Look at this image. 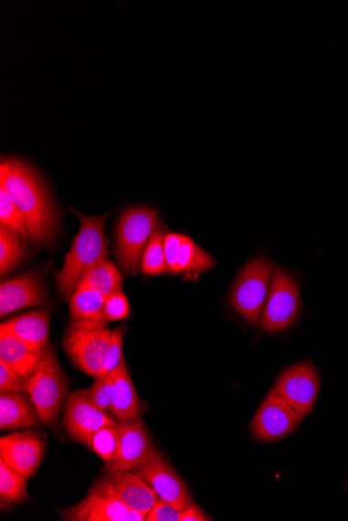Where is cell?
Here are the masks:
<instances>
[{
  "instance_id": "1",
  "label": "cell",
  "mask_w": 348,
  "mask_h": 521,
  "mask_svg": "<svg viewBox=\"0 0 348 521\" xmlns=\"http://www.w3.org/2000/svg\"><path fill=\"white\" fill-rule=\"evenodd\" d=\"M0 185L24 214L32 240L39 245L53 244L58 233V212L39 173L27 162L4 156Z\"/></svg>"
},
{
  "instance_id": "2",
  "label": "cell",
  "mask_w": 348,
  "mask_h": 521,
  "mask_svg": "<svg viewBox=\"0 0 348 521\" xmlns=\"http://www.w3.org/2000/svg\"><path fill=\"white\" fill-rule=\"evenodd\" d=\"M72 213L78 215L80 227L62 269L56 273L58 290L66 300H70L84 275L108 257L105 224L110 212L100 217Z\"/></svg>"
},
{
  "instance_id": "3",
  "label": "cell",
  "mask_w": 348,
  "mask_h": 521,
  "mask_svg": "<svg viewBox=\"0 0 348 521\" xmlns=\"http://www.w3.org/2000/svg\"><path fill=\"white\" fill-rule=\"evenodd\" d=\"M158 212L148 206L125 210L116 227L115 252L121 269L132 276L141 270V262L148 242L161 227Z\"/></svg>"
},
{
  "instance_id": "4",
  "label": "cell",
  "mask_w": 348,
  "mask_h": 521,
  "mask_svg": "<svg viewBox=\"0 0 348 521\" xmlns=\"http://www.w3.org/2000/svg\"><path fill=\"white\" fill-rule=\"evenodd\" d=\"M69 390V380L55 349L48 346L26 384V392L42 422L54 426Z\"/></svg>"
},
{
  "instance_id": "5",
  "label": "cell",
  "mask_w": 348,
  "mask_h": 521,
  "mask_svg": "<svg viewBox=\"0 0 348 521\" xmlns=\"http://www.w3.org/2000/svg\"><path fill=\"white\" fill-rule=\"evenodd\" d=\"M111 334L106 319L72 321L64 333V349L79 370L96 378L102 375Z\"/></svg>"
},
{
  "instance_id": "6",
  "label": "cell",
  "mask_w": 348,
  "mask_h": 521,
  "mask_svg": "<svg viewBox=\"0 0 348 521\" xmlns=\"http://www.w3.org/2000/svg\"><path fill=\"white\" fill-rule=\"evenodd\" d=\"M58 515L65 521H144L146 519L143 515L130 509L120 500L107 475L94 484L84 500L70 508L58 510Z\"/></svg>"
},
{
  "instance_id": "7",
  "label": "cell",
  "mask_w": 348,
  "mask_h": 521,
  "mask_svg": "<svg viewBox=\"0 0 348 521\" xmlns=\"http://www.w3.org/2000/svg\"><path fill=\"white\" fill-rule=\"evenodd\" d=\"M273 272L269 259L258 258L244 267L235 281L231 303L250 325L260 322Z\"/></svg>"
},
{
  "instance_id": "8",
  "label": "cell",
  "mask_w": 348,
  "mask_h": 521,
  "mask_svg": "<svg viewBox=\"0 0 348 521\" xmlns=\"http://www.w3.org/2000/svg\"><path fill=\"white\" fill-rule=\"evenodd\" d=\"M301 302L300 290L294 279L277 267L260 319V328L268 332L288 329L298 319Z\"/></svg>"
},
{
  "instance_id": "9",
  "label": "cell",
  "mask_w": 348,
  "mask_h": 521,
  "mask_svg": "<svg viewBox=\"0 0 348 521\" xmlns=\"http://www.w3.org/2000/svg\"><path fill=\"white\" fill-rule=\"evenodd\" d=\"M158 497L184 510L194 503L190 491L179 474L157 448L134 471Z\"/></svg>"
},
{
  "instance_id": "10",
  "label": "cell",
  "mask_w": 348,
  "mask_h": 521,
  "mask_svg": "<svg viewBox=\"0 0 348 521\" xmlns=\"http://www.w3.org/2000/svg\"><path fill=\"white\" fill-rule=\"evenodd\" d=\"M294 411L306 418L316 403L321 379L310 360L296 363L281 373L273 387Z\"/></svg>"
},
{
  "instance_id": "11",
  "label": "cell",
  "mask_w": 348,
  "mask_h": 521,
  "mask_svg": "<svg viewBox=\"0 0 348 521\" xmlns=\"http://www.w3.org/2000/svg\"><path fill=\"white\" fill-rule=\"evenodd\" d=\"M303 419L272 389L251 421L250 431L258 441L273 443L292 433Z\"/></svg>"
},
{
  "instance_id": "12",
  "label": "cell",
  "mask_w": 348,
  "mask_h": 521,
  "mask_svg": "<svg viewBox=\"0 0 348 521\" xmlns=\"http://www.w3.org/2000/svg\"><path fill=\"white\" fill-rule=\"evenodd\" d=\"M108 425L117 426L118 422L89 401L87 390L71 393L66 401L64 426L74 441L90 449L93 435Z\"/></svg>"
},
{
  "instance_id": "13",
  "label": "cell",
  "mask_w": 348,
  "mask_h": 521,
  "mask_svg": "<svg viewBox=\"0 0 348 521\" xmlns=\"http://www.w3.org/2000/svg\"><path fill=\"white\" fill-rule=\"evenodd\" d=\"M46 441L38 432H19L0 438V459L26 479L38 471L46 453Z\"/></svg>"
},
{
  "instance_id": "14",
  "label": "cell",
  "mask_w": 348,
  "mask_h": 521,
  "mask_svg": "<svg viewBox=\"0 0 348 521\" xmlns=\"http://www.w3.org/2000/svg\"><path fill=\"white\" fill-rule=\"evenodd\" d=\"M117 429L121 434V448L115 463L106 467V475L110 478L134 471L157 448L141 421L118 422Z\"/></svg>"
},
{
  "instance_id": "15",
  "label": "cell",
  "mask_w": 348,
  "mask_h": 521,
  "mask_svg": "<svg viewBox=\"0 0 348 521\" xmlns=\"http://www.w3.org/2000/svg\"><path fill=\"white\" fill-rule=\"evenodd\" d=\"M47 290L38 272L29 271L0 286V317L3 318L20 309L47 304Z\"/></svg>"
},
{
  "instance_id": "16",
  "label": "cell",
  "mask_w": 348,
  "mask_h": 521,
  "mask_svg": "<svg viewBox=\"0 0 348 521\" xmlns=\"http://www.w3.org/2000/svg\"><path fill=\"white\" fill-rule=\"evenodd\" d=\"M49 323L48 310H36L3 322L0 331L10 333L39 351H44L48 348Z\"/></svg>"
},
{
  "instance_id": "17",
  "label": "cell",
  "mask_w": 348,
  "mask_h": 521,
  "mask_svg": "<svg viewBox=\"0 0 348 521\" xmlns=\"http://www.w3.org/2000/svg\"><path fill=\"white\" fill-rule=\"evenodd\" d=\"M108 478L120 500L130 509L146 517L158 498L153 488L132 471L114 476V478H110V476Z\"/></svg>"
},
{
  "instance_id": "18",
  "label": "cell",
  "mask_w": 348,
  "mask_h": 521,
  "mask_svg": "<svg viewBox=\"0 0 348 521\" xmlns=\"http://www.w3.org/2000/svg\"><path fill=\"white\" fill-rule=\"evenodd\" d=\"M39 421L38 412L24 391L0 393V429L2 431L36 428Z\"/></svg>"
},
{
  "instance_id": "19",
  "label": "cell",
  "mask_w": 348,
  "mask_h": 521,
  "mask_svg": "<svg viewBox=\"0 0 348 521\" xmlns=\"http://www.w3.org/2000/svg\"><path fill=\"white\" fill-rule=\"evenodd\" d=\"M114 382V398L110 412L121 422H132L141 421V403L134 384H132L127 364L121 363L120 367L110 373Z\"/></svg>"
},
{
  "instance_id": "20",
  "label": "cell",
  "mask_w": 348,
  "mask_h": 521,
  "mask_svg": "<svg viewBox=\"0 0 348 521\" xmlns=\"http://www.w3.org/2000/svg\"><path fill=\"white\" fill-rule=\"evenodd\" d=\"M46 351H39L14 335L0 331V360L9 364L22 377L28 378L34 373Z\"/></svg>"
},
{
  "instance_id": "21",
  "label": "cell",
  "mask_w": 348,
  "mask_h": 521,
  "mask_svg": "<svg viewBox=\"0 0 348 521\" xmlns=\"http://www.w3.org/2000/svg\"><path fill=\"white\" fill-rule=\"evenodd\" d=\"M216 266L209 253L204 251L190 237L184 235L174 275L184 279L196 281L199 275L208 272Z\"/></svg>"
},
{
  "instance_id": "22",
  "label": "cell",
  "mask_w": 348,
  "mask_h": 521,
  "mask_svg": "<svg viewBox=\"0 0 348 521\" xmlns=\"http://www.w3.org/2000/svg\"><path fill=\"white\" fill-rule=\"evenodd\" d=\"M78 287L98 290L103 296L108 297L121 292L122 275L112 262L105 259L84 275Z\"/></svg>"
},
{
  "instance_id": "23",
  "label": "cell",
  "mask_w": 348,
  "mask_h": 521,
  "mask_svg": "<svg viewBox=\"0 0 348 521\" xmlns=\"http://www.w3.org/2000/svg\"><path fill=\"white\" fill-rule=\"evenodd\" d=\"M106 296L98 290L85 287H78L69 300L70 316L73 321L81 319H105L103 307H105Z\"/></svg>"
},
{
  "instance_id": "24",
  "label": "cell",
  "mask_w": 348,
  "mask_h": 521,
  "mask_svg": "<svg viewBox=\"0 0 348 521\" xmlns=\"http://www.w3.org/2000/svg\"><path fill=\"white\" fill-rule=\"evenodd\" d=\"M26 476L20 474L0 459V504L2 509L28 502Z\"/></svg>"
},
{
  "instance_id": "25",
  "label": "cell",
  "mask_w": 348,
  "mask_h": 521,
  "mask_svg": "<svg viewBox=\"0 0 348 521\" xmlns=\"http://www.w3.org/2000/svg\"><path fill=\"white\" fill-rule=\"evenodd\" d=\"M22 238L15 230L0 223V274H10L26 256Z\"/></svg>"
},
{
  "instance_id": "26",
  "label": "cell",
  "mask_w": 348,
  "mask_h": 521,
  "mask_svg": "<svg viewBox=\"0 0 348 521\" xmlns=\"http://www.w3.org/2000/svg\"><path fill=\"white\" fill-rule=\"evenodd\" d=\"M165 229L160 227L148 242L141 262V272L150 276L168 272L164 252Z\"/></svg>"
},
{
  "instance_id": "27",
  "label": "cell",
  "mask_w": 348,
  "mask_h": 521,
  "mask_svg": "<svg viewBox=\"0 0 348 521\" xmlns=\"http://www.w3.org/2000/svg\"><path fill=\"white\" fill-rule=\"evenodd\" d=\"M120 448L121 434L117 426L102 427L92 437L90 450L103 461L106 467L115 463Z\"/></svg>"
},
{
  "instance_id": "28",
  "label": "cell",
  "mask_w": 348,
  "mask_h": 521,
  "mask_svg": "<svg viewBox=\"0 0 348 521\" xmlns=\"http://www.w3.org/2000/svg\"><path fill=\"white\" fill-rule=\"evenodd\" d=\"M0 223L15 230L24 241H31L24 214H22L9 193L0 185Z\"/></svg>"
},
{
  "instance_id": "29",
  "label": "cell",
  "mask_w": 348,
  "mask_h": 521,
  "mask_svg": "<svg viewBox=\"0 0 348 521\" xmlns=\"http://www.w3.org/2000/svg\"><path fill=\"white\" fill-rule=\"evenodd\" d=\"M88 399L103 412L110 411L114 398V382L109 375L95 378L90 389L87 390Z\"/></svg>"
},
{
  "instance_id": "30",
  "label": "cell",
  "mask_w": 348,
  "mask_h": 521,
  "mask_svg": "<svg viewBox=\"0 0 348 521\" xmlns=\"http://www.w3.org/2000/svg\"><path fill=\"white\" fill-rule=\"evenodd\" d=\"M127 327L121 325L111 334V344L105 360H103L102 375H109L124 362L122 352L124 333Z\"/></svg>"
},
{
  "instance_id": "31",
  "label": "cell",
  "mask_w": 348,
  "mask_h": 521,
  "mask_svg": "<svg viewBox=\"0 0 348 521\" xmlns=\"http://www.w3.org/2000/svg\"><path fill=\"white\" fill-rule=\"evenodd\" d=\"M130 303L122 292L106 297L103 317L107 322L121 321L130 316Z\"/></svg>"
},
{
  "instance_id": "32",
  "label": "cell",
  "mask_w": 348,
  "mask_h": 521,
  "mask_svg": "<svg viewBox=\"0 0 348 521\" xmlns=\"http://www.w3.org/2000/svg\"><path fill=\"white\" fill-rule=\"evenodd\" d=\"M27 378L22 377L3 360H0V391L26 392Z\"/></svg>"
},
{
  "instance_id": "33",
  "label": "cell",
  "mask_w": 348,
  "mask_h": 521,
  "mask_svg": "<svg viewBox=\"0 0 348 521\" xmlns=\"http://www.w3.org/2000/svg\"><path fill=\"white\" fill-rule=\"evenodd\" d=\"M181 510L174 505L158 497L150 513L146 516L147 521H181Z\"/></svg>"
},
{
  "instance_id": "34",
  "label": "cell",
  "mask_w": 348,
  "mask_h": 521,
  "mask_svg": "<svg viewBox=\"0 0 348 521\" xmlns=\"http://www.w3.org/2000/svg\"><path fill=\"white\" fill-rule=\"evenodd\" d=\"M184 234L166 233L164 236V252L168 272L174 275L176 266L177 255L183 241Z\"/></svg>"
},
{
  "instance_id": "35",
  "label": "cell",
  "mask_w": 348,
  "mask_h": 521,
  "mask_svg": "<svg viewBox=\"0 0 348 521\" xmlns=\"http://www.w3.org/2000/svg\"><path fill=\"white\" fill-rule=\"evenodd\" d=\"M211 520L197 505L192 503L181 512V521H206Z\"/></svg>"
}]
</instances>
